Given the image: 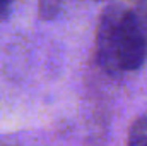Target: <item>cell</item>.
Segmentation results:
<instances>
[{"label": "cell", "instance_id": "6da1fadb", "mask_svg": "<svg viewBox=\"0 0 147 146\" xmlns=\"http://www.w3.org/2000/svg\"><path fill=\"white\" fill-rule=\"evenodd\" d=\"M96 55L110 74L134 72L147 60V10L110 5L98 24Z\"/></svg>", "mask_w": 147, "mask_h": 146}, {"label": "cell", "instance_id": "7a4b0ae2", "mask_svg": "<svg viewBox=\"0 0 147 146\" xmlns=\"http://www.w3.org/2000/svg\"><path fill=\"white\" fill-rule=\"evenodd\" d=\"M128 146H147V115L137 117L128 129Z\"/></svg>", "mask_w": 147, "mask_h": 146}, {"label": "cell", "instance_id": "3957f363", "mask_svg": "<svg viewBox=\"0 0 147 146\" xmlns=\"http://www.w3.org/2000/svg\"><path fill=\"white\" fill-rule=\"evenodd\" d=\"M10 3H12V0H0V17H5L9 14Z\"/></svg>", "mask_w": 147, "mask_h": 146}, {"label": "cell", "instance_id": "277c9868", "mask_svg": "<svg viewBox=\"0 0 147 146\" xmlns=\"http://www.w3.org/2000/svg\"><path fill=\"white\" fill-rule=\"evenodd\" d=\"M142 2H147V0H142Z\"/></svg>", "mask_w": 147, "mask_h": 146}]
</instances>
